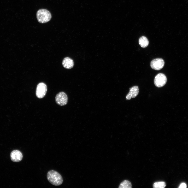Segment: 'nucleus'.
<instances>
[{"instance_id": "1", "label": "nucleus", "mask_w": 188, "mask_h": 188, "mask_svg": "<svg viewBox=\"0 0 188 188\" xmlns=\"http://www.w3.org/2000/svg\"><path fill=\"white\" fill-rule=\"evenodd\" d=\"M47 178L48 180L52 184L56 186L61 185L63 182L61 175L57 171L51 170L47 173Z\"/></svg>"}, {"instance_id": "2", "label": "nucleus", "mask_w": 188, "mask_h": 188, "mask_svg": "<svg viewBox=\"0 0 188 188\" xmlns=\"http://www.w3.org/2000/svg\"><path fill=\"white\" fill-rule=\"evenodd\" d=\"M38 21L41 23H45L49 22L52 17L50 12L48 10L42 9L38 10L36 13Z\"/></svg>"}, {"instance_id": "3", "label": "nucleus", "mask_w": 188, "mask_h": 188, "mask_svg": "<svg viewBox=\"0 0 188 188\" xmlns=\"http://www.w3.org/2000/svg\"><path fill=\"white\" fill-rule=\"evenodd\" d=\"M47 91V86L43 83H40L37 85L36 90V95L39 98H43L45 95Z\"/></svg>"}, {"instance_id": "4", "label": "nucleus", "mask_w": 188, "mask_h": 188, "mask_svg": "<svg viewBox=\"0 0 188 188\" xmlns=\"http://www.w3.org/2000/svg\"><path fill=\"white\" fill-rule=\"evenodd\" d=\"M167 78L163 74L160 73L157 75L154 79L155 85L158 87H160L164 86L166 83Z\"/></svg>"}, {"instance_id": "5", "label": "nucleus", "mask_w": 188, "mask_h": 188, "mask_svg": "<svg viewBox=\"0 0 188 188\" xmlns=\"http://www.w3.org/2000/svg\"><path fill=\"white\" fill-rule=\"evenodd\" d=\"M68 98L66 94L63 92L58 93L55 97L56 103L61 106H64L67 103Z\"/></svg>"}, {"instance_id": "6", "label": "nucleus", "mask_w": 188, "mask_h": 188, "mask_svg": "<svg viewBox=\"0 0 188 188\" xmlns=\"http://www.w3.org/2000/svg\"><path fill=\"white\" fill-rule=\"evenodd\" d=\"M164 62L161 58H157L152 60L150 63V66L153 69L156 70H159L163 67Z\"/></svg>"}, {"instance_id": "7", "label": "nucleus", "mask_w": 188, "mask_h": 188, "mask_svg": "<svg viewBox=\"0 0 188 188\" xmlns=\"http://www.w3.org/2000/svg\"><path fill=\"white\" fill-rule=\"evenodd\" d=\"M10 156L11 161L15 162L21 161L23 158L22 153L20 151L18 150L13 151L10 153Z\"/></svg>"}, {"instance_id": "8", "label": "nucleus", "mask_w": 188, "mask_h": 188, "mask_svg": "<svg viewBox=\"0 0 188 188\" xmlns=\"http://www.w3.org/2000/svg\"><path fill=\"white\" fill-rule=\"evenodd\" d=\"M139 93V88L137 86H134L130 89V91L126 97V99L130 100L132 98L136 97Z\"/></svg>"}, {"instance_id": "9", "label": "nucleus", "mask_w": 188, "mask_h": 188, "mask_svg": "<svg viewBox=\"0 0 188 188\" xmlns=\"http://www.w3.org/2000/svg\"><path fill=\"white\" fill-rule=\"evenodd\" d=\"M62 64L63 67L66 68L70 69L73 66L74 63L73 60L69 57H66L63 59Z\"/></svg>"}, {"instance_id": "10", "label": "nucleus", "mask_w": 188, "mask_h": 188, "mask_svg": "<svg viewBox=\"0 0 188 188\" xmlns=\"http://www.w3.org/2000/svg\"><path fill=\"white\" fill-rule=\"evenodd\" d=\"M139 43L140 46L142 48H145L147 46L149 43L148 39L145 36H143L140 37L139 40Z\"/></svg>"}, {"instance_id": "11", "label": "nucleus", "mask_w": 188, "mask_h": 188, "mask_svg": "<svg viewBox=\"0 0 188 188\" xmlns=\"http://www.w3.org/2000/svg\"><path fill=\"white\" fill-rule=\"evenodd\" d=\"M132 184L128 180H125L123 181L120 185L119 188H131Z\"/></svg>"}, {"instance_id": "12", "label": "nucleus", "mask_w": 188, "mask_h": 188, "mask_svg": "<svg viewBox=\"0 0 188 188\" xmlns=\"http://www.w3.org/2000/svg\"><path fill=\"white\" fill-rule=\"evenodd\" d=\"M166 186V184L164 181L155 182L153 185V187L154 188H164Z\"/></svg>"}, {"instance_id": "13", "label": "nucleus", "mask_w": 188, "mask_h": 188, "mask_svg": "<svg viewBox=\"0 0 188 188\" xmlns=\"http://www.w3.org/2000/svg\"><path fill=\"white\" fill-rule=\"evenodd\" d=\"M186 185L184 183H182L179 186V188H186Z\"/></svg>"}]
</instances>
